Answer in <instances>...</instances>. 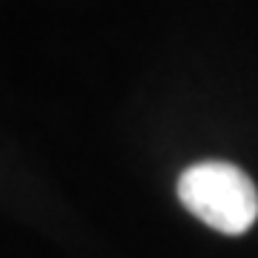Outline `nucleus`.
<instances>
[{"label": "nucleus", "mask_w": 258, "mask_h": 258, "mask_svg": "<svg viewBox=\"0 0 258 258\" xmlns=\"http://www.w3.org/2000/svg\"><path fill=\"white\" fill-rule=\"evenodd\" d=\"M178 198L198 221L224 232L244 235L258 218V189L244 169L227 161H201L178 178Z\"/></svg>", "instance_id": "nucleus-1"}]
</instances>
